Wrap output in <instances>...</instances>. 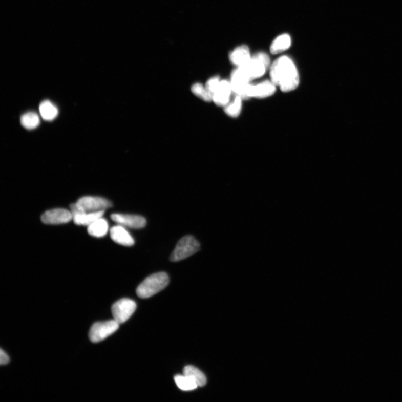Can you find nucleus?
I'll use <instances>...</instances> for the list:
<instances>
[{
  "mask_svg": "<svg viewBox=\"0 0 402 402\" xmlns=\"http://www.w3.org/2000/svg\"><path fill=\"white\" fill-rule=\"evenodd\" d=\"M271 82L284 92L294 91L300 83L298 69L293 60L287 56L278 58L270 67Z\"/></svg>",
  "mask_w": 402,
  "mask_h": 402,
  "instance_id": "nucleus-1",
  "label": "nucleus"
},
{
  "mask_svg": "<svg viewBox=\"0 0 402 402\" xmlns=\"http://www.w3.org/2000/svg\"><path fill=\"white\" fill-rule=\"evenodd\" d=\"M170 282L168 274L164 272L147 277L137 289V294L141 299L150 298L164 289Z\"/></svg>",
  "mask_w": 402,
  "mask_h": 402,
  "instance_id": "nucleus-2",
  "label": "nucleus"
},
{
  "mask_svg": "<svg viewBox=\"0 0 402 402\" xmlns=\"http://www.w3.org/2000/svg\"><path fill=\"white\" fill-rule=\"evenodd\" d=\"M112 207V203L106 199L100 197L85 196L80 198L75 203L71 206V212H99L104 211Z\"/></svg>",
  "mask_w": 402,
  "mask_h": 402,
  "instance_id": "nucleus-3",
  "label": "nucleus"
},
{
  "mask_svg": "<svg viewBox=\"0 0 402 402\" xmlns=\"http://www.w3.org/2000/svg\"><path fill=\"white\" fill-rule=\"evenodd\" d=\"M200 245L193 236H187L178 241L171 256V261L179 262L186 259L200 250Z\"/></svg>",
  "mask_w": 402,
  "mask_h": 402,
  "instance_id": "nucleus-4",
  "label": "nucleus"
},
{
  "mask_svg": "<svg viewBox=\"0 0 402 402\" xmlns=\"http://www.w3.org/2000/svg\"><path fill=\"white\" fill-rule=\"evenodd\" d=\"M270 58L267 54L258 53L253 55L245 65L242 67L251 80L263 76L270 66Z\"/></svg>",
  "mask_w": 402,
  "mask_h": 402,
  "instance_id": "nucleus-5",
  "label": "nucleus"
},
{
  "mask_svg": "<svg viewBox=\"0 0 402 402\" xmlns=\"http://www.w3.org/2000/svg\"><path fill=\"white\" fill-rule=\"evenodd\" d=\"M119 325L114 320L100 322L93 325L89 332L91 341L94 343L102 341L118 330Z\"/></svg>",
  "mask_w": 402,
  "mask_h": 402,
  "instance_id": "nucleus-6",
  "label": "nucleus"
},
{
  "mask_svg": "<svg viewBox=\"0 0 402 402\" xmlns=\"http://www.w3.org/2000/svg\"><path fill=\"white\" fill-rule=\"evenodd\" d=\"M137 305L129 299H123L117 301L112 306L111 311L114 320L119 324L125 323L134 313Z\"/></svg>",
  "mask_w": 402,
  "mask_h": 402,
  "instance_id": "nucleus-7",
  "label": "nucleus"
},
{
  "mask_svg": "<svg viewBox=\"0 0 402 402\" xmlns=\"http://www.w3.org/2000/svg\"><path fill=\"white\" fill-rule=\"evenodd\" d=\"M251 79L247 76L242 67H238L231 76L230 83L234 94L245 99L246 89L250 83Z\"/></svg>",
  "mask_w": 402,
  "mask_h": 402,
  "instance_id": "nucleus-8",
  "label": "nucleus"
},
{
  "mask_svg": "<svg viewBox=\"0 0 402 402\" xmlns=\"http://www.w3.org/2000/svg\"><path fill=\"white\" fill-rule=\"evenodd\" d=\"M276 90V86L271 80H265L256 84L250 83L246 89L245 98H267L274 94Z\"/></svg>",
  "mask_w": 402,
  "mask_h": 402,
  "instance_id": "nucleus-9",
  "label": "nucleus"
},
{
  "mask_svg": "<svg viewBox=\"0 0 402 402\" xmlns=\"http://www.w3.org/2000/svg\"><path fill=\"white\" fill-rule=\"evenodd\" d=\"M43 223L59 225L68 223L73 220L71 211L64 208H55L43 214L41 218Z\"/></svg>",
  "mask_w": 402,
  "mask_h": 402,
  "instance_id": "nucleus-10",
  "label": "nucleus"
},
{
  "mask_svg": "<svg viewBox=\"0 0 402 402\" xmlns=\"http://www.w3.org/2000/svg\"><path fill=\"white\" fill-rule=\"evenodd\" d=\"M111 218L117 224L135 229L143 228L146 225V219L139 215L113 214Z\"/></svg>",
  "mask_w": 402,
  "mask_h": 402,
  "instance_id": "nucleus-11",
  "label": "nucleus"
},
{
  "mask_svg": "<svg viewBox=\"0 0 402 402\" xmlns=\"http://www.w3.org/2000/svg\"><path fill=\"white\" fill-rule=\"evenodd\" d=\"M233 91L230 81L221 80L218 88L213 96V101L219 107H225L231 101Z\"/></svg>",
  "mask_w": 402,
  "mask_h": 402,
  "instance_id": "nucleus-12",
  "label": "nucleus"
},
{
  "mask_svg": "<svg viewBox=\"0 0 402 402\" xmlns=\"http://www.w3.org/2000/svg\"><path fill=\"white\" fill-rule=\"evenodd\" d=\"M110 237L114 242L125 246H132L135 244V241L126 227L117 225L111 228Z\"/></svg>",
  "mask_w": 402,
  "mask_h": 402,
  "instance_id": "nucleus-13",
  "label": "nucleus"
},
{
  "mask_svg": "<svg viewBox=\"0 0 402 402\" xmlns=\"http://www.w3.org/2000/svg\"><path fill=\"white\" fill-rule=\"evenodd\" d=\"M251 57L249 49L246 46H241L236 48L229 55L231 62L237 67L245 65Z\"/></svg>",
  "mask_w": 402,
  "mask_h": 402,
  "instance_id": "nucleus-14",
  "label": "nucleus"
},
{
  "mask_svg": "<svg viewBox=\"0 0 402 402\" xmlns=\"http://www.w3.org/2000/svg\"><path fill=\"white\" fill-rule=\"evenodd\" d=\"M71 213L73 215V220L76 225L89 226L97 219L102 218L104 211Z\"/></svg>",
  "mask_w": 402,
  "mask_h": 402,
  "instance_id": "nucleus-15",
  "label": "nucleus"
},
{
  "mask_svg": "<svg viewBox=\"0 0 402 402\" xmlns=\"http://www.w3.org/2000/svg\"><path fill=\"white\" fill-rule=\"evenodd\" d=\"M88 231L92 237H103L109 231L108 222L102 218L98 219L88 226Z\"/></svg>",
  "mask_w": 402,
  "mask_h": 402,
  "instance_id": "nucleus-16",
  "label": "nucleus"
},
{
  "mask_svg": "<svg viewBox=\"0 0 402 402\" xmlns=\"http://www.w3.org/2000/svg\"><path fill=\"white\" fill-rule=\"evenodd\" d=\"M292 40L287 34L278 36L272 43L270 46V52L272 54H277L286 50L291 45Z\"/></svg>",
  "mask_w": 402,
  "mask_h": 402,
  "instance_id": "nucleus-17",
  "label": "nucleus"
},
{
  "mask_svg": "<svg viewBox=\"0 0 402 402\" xmlns=\"http://www.w3.org/2000/svg\"><path fill=\"white\" fill-rule=\"evenodd\" d=\"M183 374L194 380L198 387H203L206 385L207 379L201 370L193 366H188L183 369Z\"/></svg>",
  "mask_w": 402,
  "mask_h": 402,
  "instance_id": "nucleus-18",
  "label": "nucleus"
},
{
  "mask_svg": "<svg viewBox=\"0 0 402 402\" xmlns=\"http://www.w3.org/2000/svg\"><path fill=\"white\" fill-rule=\"evenodd\" d=\"M39 111L42 118L46 121L53 120L58 114L57 108L48 100L41 103Z\"/></svg>",
  "mask_w": 402,
  "mask_h": 402,
  "instance_id": "nucleus-19",
  "label": "nucleus"
},
{
  "mask_svg": "<svg viewBox=\"0 0 402 402\" xmlns=\"http://www.w3.org/2000/svg\"><path fill=\"white\" fill-rule=\"evenodd\" d=\"M175 381L177 387L183 391L194 390L198 387L196 382L185 375H177L175 377Z\"/></svg>",
  "mask_w": 402,
  "mask_h": 402,
  "instance_id": "nucleus-20",
  "label": "nucleus"
},
{
  "mask_svg": "<svg viewBox=\"0 0 402 402\" xmlns=\"http://www.w3.org/2000/svg\"><path fill=\"white\" fill-rule=\"evenodd\" d=\"M20 122L23 127L32 130L38 127L40 121L38 114L34 112H29L21 117Z\"/></svg>",
  "mask_w": 402,
  "mask_h": 402,
  "instance_id": "nucleus-21",
  "label": "nucleus"
},
{
  "mask_svg": "<svg viewBox=\"0 0 402 402\" xmlns=\"http://www.w3.org/2000/svg\"><path fill=\"white\" fill-rule=\"evenodd\" d=\"M242 98L236 96L233 101H230L224 107L225 113L232 117H238L242 110Z\"/></svg>",
  "mask_w": 402,
  "mask_h": 402,
  "instance_id": "nucleus-22",
  "label": "nucleus"
},
{
  "mask_svg": "<svg viewBox=\"0 0 402 402\" xmlns=\"http://www.w3.org/2000/svg\"><path fill=\"white\" fill-rule=\"evenodd\" d=\"M192 92L202 100L209 102L213 101V94L201 83H196L192 86Z\"/></svg>",
  "mask_w": 402,
  "mask_h": 402,
  "instance_id": "nucleus-23",
  "label": "nucleus"
},
{
  "mask_svg": "<svg viewBox=\"0 0 402 402\" xmlns=\"http://www.w3.org/2000/svg\"><path fill=\"white\" fill-rule=\"evenodd\" d=\"M221 80L219 77L210 78L206 84V88L213 94L218 88Z\"/></svg>",
  "mask_w": 402,
  "mask_h": 402,
  "instance_id": "nucleus-24",
  "label": "nucleus"
},
{
  "mask_svg": "<svg viewBox=\"0 0 402 402\" xmlns=\"http://www.w3.org/2000/svg\"><path fill=\"white\" fill-rule=\"evenodd\" d=\"M9 361L10 359L8 355L1 349V351H0V364H1L2 366H4V365L8 364L9 363Z\"/></svg>",
  "mask_w": 402,
  "mask_h": 402,
  "instance_id": "nucleus-25",
  "label": "nucleus"
}]
</instances>
